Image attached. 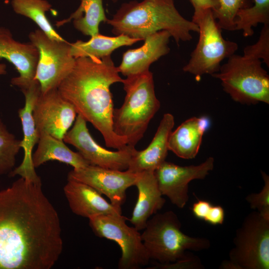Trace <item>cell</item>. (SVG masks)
<instances>
[{
    "mask_svg": "<svg viewBox=\"0 0 269 269\" xmlns=\"http://www.w3.org/2000/svg\"><path fill=\"white\" fill-rule=\"evenodd\" d=\"M63 250L58 213L41 181L0 190V269H50Z\"/></svg>",
    "mask_w": 269,
    "mask_h": 269,
    "instance_id": "cell-1",
    "label": "cell"
},
{
    "mask_svg": "<svg viewBox=\"0 0 269 269\" xmlns=\"http://www.w3.org/2000/svg\"><path fill=\"white\" fill-rule=\"evenodd\" d=\"M119 73L111 56L79 57L57 88L77 114L100 132L106 145L117 150L128 146L127 139L116 134L113 127L114 108L110 87L123 82Z\"/></svg>",
    "mask_w": 269,
    "mask_h": 269,
    "instance_id": "cell-2",
    "label": "cell"
},
{
    "mask_svg": "<svg viewBox=\"0 0 269 269\" xmlns=\"http://www.w3.org/2000/svg\"><path fill=\"white\" fill-rule=\"evenodd\" d=\"M106 23L116 35L124 34L143 40L147 36L166 30L179 45L192 39L198 25L179 12L174 0H143L125 2Z\"/></svg>",
    "mask_w": 269,
    "mask_h": 269,
    "instance_id": "cell-3",
    "label": "cell"
},
{
    "mask_svg": "<svg viewBox=\"0 0 269 269\" xmlns=\"http://www.w3.org/2000/svg\"><path fill=\"white\" fill-rule=\"evenodd\" d=\"M126 92L122 106L114 109L113 127L115 134L126 138L134 147L143 137L150 120L160 108L154 90L152 73L145 72L123 80Z\"/></svg>",
    "mask_w": 269,
    "mask_h": 269,
    "instance_id": "cell-4",
    "label": "cell"
},
{
    "mask_svg": "<svg viewBox=\"0 0 269 269\" xmlns=\"http://www.w3.org/2000/svg\"><path fill=\"white\" fill-rule=\"evenodd\" d=\"M150 260L164 265L184 259L186 250L200 251L210 246L206 238L190 237L181 230V223L172 211L156 213L141 234Z\"/></svg>",
    "mask_w": 269,
    "mask_h": 269,
    "instance_id": "cell-5",
    "label": "cell"
},
{
    "mask_svg": "<svg viewBox=\"0 0 269 269\" xmlns=\"http://www.w3.org/2000/svg\"><path fill=\"white\" fill-rule=\"evenodd\" d=\"M262 61L235 53L212 75L235 101L243 104L269 103V76Z\"/></svg>",
    "mask_w": 269,
    "mask_h": 269,
    "instance_id": "cell-6",
    "label": "cell"
},
{
    "mask_svg": "<svg viewBox=\"0 0 269 269\" xmlns=\"http://www.w3.org/2000/svg\"><path fill=\"white\" fill-rule=\"evenodd\" d=\"M192 21L199 28V39L183 71L200 78L219 71L221 63L235 54L238 44L225 39L212 9L194 11Z\"/></svg>",
    "mask_w": 269,
    "mask_h": 269,
    "instance_id": "cell-7",
    "label": "cell"
},
{
    "mask_svg": "<svg viewBox=\"0 0 269 269\" xmlns=\"http://www.w3.org/2000/svg\"><path fill=\"white\" fill-rule=\"evenodd\" d=\"M230 261L223 268L269 269V218L253 212L236 232Z\"/></svg>",
    "mask_w": 269,
    "mask_h": 269,
    "instance_id": "cell-8",
    "label": "cell"
},
{
    "mask_svg": "<svg viewBox=\"0 0 269 269\" xmlns=\"http://www.w3.org/2000/svg\"><path fill=\"white\" fill-rule=\"evenodd\" d=\"M89 219V225L97 236L112 240L120 247L119 269H137L148 264L150 260L141 234L126 223L127 218L122 214H107Z\"/></svg>",
    "mask_w": 269,
    "mask_h": 269,
    "instance_id": "cell-9",
    "label": "cell"
},
{
    "mask_svg": "<svg viewBox=\"0 0 269 269\" xmlns=\"http://www.w3.org/2000/svg\"><path fill=\"white\" fill-rule=\"evenodd\" d=\"M28 36L39 52L34 79L40 84L41 93L57 89L75 64L70 43L52 39L40 29L31 32Z\"/></svg>",
    "mask_w": 269,
    "mask_h": 269,
    "instance_id": "cell-10",
    "label": "cell"
},
{
    "mask_svg": "<svg viewBox=\"0 0 269 269\" xmlns=\"http://www.w3.org/2000/svg\"><path fill=\"white\" fill-rule=\"evenodd\" d=\"M87 122L78 115L74 125L63 137L64 142L75 147L90 165L119 170H127L136 149L128 145L123 149L111 151L100 145L92 137Z\"/></svg>",
    "mask_w": 269,
    "mask_h": 269,
    "instance_id": "cell-11",
    "label": "cell"
},
{
    "mask_svg": "<svg viewBox=\"0 0 269 269\" xmlns=\"http://www.w3.org/2000/svg\"><path fill=\"white\" fill-rule=\"evenodd\" d=\"M77 114L74 106L63 97L57 89L40 92L32 109L38 135L45 133L62 140L75 122Z\"/></svg>",
    "mask_w": 269,
    "mask_h": 269,
    "instance_id": "cell-12",
    "label": "cell"
},
{
    "mask_svg": "<svg viewBox=\"0 0 269 269\" xmlns=\"http://www.w3.org/2000/svg\"><path fill=\"white\" fill-rule=\"evenodd\" d=\"M214 162L212 157L198 165L182 166L164 161L154 171L161 193L178 208H184L189 199V182L205 178L213 169Z\"/></svg>",
    "mask_w": 269,
    "mask_h": 269,
    "instance_id": "cell-13",
    "label": "cell"
},
{
    "mask_svg": "<svg viewBox=\"0 0 269 269\" xmlns=\"http://www.w3.org/2000/svg\"><path fill=\"white\" fill-rule=\"evenodd\" d=\"M138 173L88 165L78 169H73L68 179L89 185L101 194L107 196L111 203L121 207L126 200L127 190L134 186Z\"/></svg>",
    "mask_w": 269,
    "mask_h": 269,
    "instance_id": "cell-14",
    "label": "cell"
},
{
    "mask_svg": "<svg viewBox=\"0 0 269 269\" xmlns=\"http://www.w3.org/2000/svg\"><path fill=\"white\" fill-rule=\"evenodd\" d=\"M5 59L12 63L19 73L12 78V85L21 90L29 87L35 80L39 58L36 47L30 43H22L15 40L9 29L0 26V59Z\"/></svg>",
    "mask_w": 269,
    "mask_h": 269,
    "instance_id": "cell-15",
    "label": "cell"
},
{
    "mask_svg": "<svg viewBox=\"0 0 269 269\" xmlns=\"http://www.w3.org/2000/svg\"><path fill=\"white\" fill-rule=\"evenodd\" d=\"M21 90L25 97V104L18 113L23 134L20 145L24 150V157L21 164L15 167L8 175L10 177L19 175L31 181L39 182L41 179L36 174L32 162V150L39 138L32 116V109L41 92L40 84L35 80L29 87Z\"/></svg>",
    "mask_w": 269,
    "mask_h": 269,
    "instance_id": "cell-16",
    "label": "cell"
},
{
    "mask_svg": "<svg viewBox=\"0 0 269 269\" xmlns=\"http://www.w3.org/2000/svg\"><path fill=\"white\" fill-rule=\"evenodd\" d=\"M170 37L166 30L147 36L141 46L129 49L123 53L121 63L117 67L119 72L129 77L149 71L152 63L169 52Z\"/></svg>",
    "mask_w": 269,
    "mask_h": 269,
    "instance_id": "cell-17",
    "label": "cell"
},
{
    "mask_svg": "<svg viewBox=\"0 0 269 269\" xmlns=\"http://www.w3.org/2000/svg\"><path fill=\"white\" fill-rule=\"evenodd\" d=\"M64 192L73 213L89 218L107 214H122L121 207L107 201L96 189L84 183L68 179Z\"/></svg>",
    "mask_w": 269,
    "mask_h": 269,
    "instance_id": "cell-18",
    "label": "cell"
},
{
    "mask_svg": "<svg viewBox=\"0 0 269 269\" xmlns=\"http://www.w3.org/2000/svg\"><path fill=\"white\" fill-rule=\"evenodd\" d=\"M174 125L173 116L165 114L151 141L142 150H135L133 154L127 170L138 173L154 170L164 161L168 150L170 135Z\"/></svg>",
    "mask_w": 269,
    "mask_h": 269,
    "instance_id": "cell-19",
    "label": "cell"
},
{
    "mask_svg": "<svg viewBox=\"0 0 269 269\" xmlns=\"http://www.w3.org/2000/svg\"><path fill=\"white\" fill-rule=\"evenodd\" d=\"M134 186L138 197L129 220L139 231L144 229L150 217L163 207L165 200L158 188L154 171L138 173Z\"/></svg>",
    "mask_w": 269,
    "mask_h": 269,
    "instance_id": "cell-20",
    "label": "cell"
},
{
    "mask_svg": "<svg viewBox=\"0 0 269 269\" xmlns=\"http://www.w3.org/2000/svg\"><path fill=\"white\" fill-rule=\"evenodd\" d=\"M210 124L209 119L205 116L186 120L172 131L168 141V150L181 158H194L199 151L203 134Z\"/></svg>",
    "mask_w": 269,
    "mask_h": 269,
    "instance_id": "cell-21",
    "label": "cell"
},
{
    "mask_svg": "<svg viewBox=\"0 0 269 269\" xmlns=\"http://www.w3.org/2000/svg\"><path fill=\"white\" fill-rule=\"evenodd\" d=\"M39 137L37 147L32 154V162L35 168L49 160L66 163L74 169L90 165L79 152H74L68 147L63 140L45 133H41Z\"/></svg>",
    "mask_w": 269,
    "mask_h": 269,
    "instance_id": "cell-22",
    "label": "cell"
},
{
    "mask_svg": "<svg viewBox=\"0 0 269 269\" xmlns=\"http://www.w3.org/2000/svg\"><path fill=\"white\" fill-rule=\"evenodd\" d=\"M141 40L124 34L108 36L99 33L88 41L78 40L70 43L71 53L75 59L83 57L102 59L110 56L114 50L121 47L131 46Z\"/></svg>",
    "mask_w": 269,
    "mask_h": 269,
    "instance_id": "cell-23",
    "label": "cell"
},
{
    "mask_svg": "<svg viewBox=\"0 0 269 269\" xmlns=\"http://www.w3.org/2000/svg\"><path fill=\"white\" fill-rule=\"evenodd\" d=\"M81 3L68 18L57 21V26L73 20L74 27L83 34L90 37L98 34L101 22H106L102 0H80Z\"/></svg>",
    "mask_w": 269,
    "mask_h": 269,
    "instance_id": "cell-24",
    "label": "cell"
},
{
    "mask_svg": "<svg viewBox=\"0 0 269 269\" xmlns=\"http://www.w3.org/2000/svg\"><path fill=\"white\" fill-rule=\"evenodd\" d=\"M14 11L34 21L44 33L52 39L65 41L54 29L46 16V12L51 8L46 0H12Z\"/></svg>",
    "mask_w": 269,
    "mask_h": 269,
    "instance_id": "cell-25",
    "label": "cell"
},
{
    "mask_svg": "<svg viewBox=\"0 0 269 269\" xmlns=\"http://www.w3.org/2000/svg\"><path fill=\"white\" fill-rule=\"evenodd\" d=\"M235 30H241L245 37L254 34L258 24H269V0H253L251 6L239 10L234 20Z\"/></svg>",
    "mask_w": 269,
    "mask_h": 269,
    "instance_id": "cell-26",
    "label": "cell"
},
{
    "mask_svg": "<svg viewBox=\"0 0 269 269\" xmlns=\"http://www.w3.org/2000/svg\"><path fill=\"white\" fill-rule=\"evenodd\" d=\"M20 143L0 119V175L9 174L14 168Z\"/></svg>",
    "mask_w": 269,
    "mask_h": 269,
    "instance_id": "cell-27",
    "label": "cell"
},
{
    "mask_svg": "<svg viewBox=\"0 0 269 269\" xmlns=\"http://www.w3.org/2000/svg\"><path fill=\"white\" fill-rule=\"evenodd\" d=\"M219 7L212 10L220 27L228 31L235 30V18L237 12L251 6L253 0H218Z\"/></svg>",
    "mask_w": 269,
    "mask_h": 269,
    "instance_id": "cell-28",
    "label": "cell"
},
{
    "mask_svg": "<svg viewBox=\"0 0 269 269\" xmlns=\"http://www.w3.org/2000/svg\"><path fill=\"white\" fill-rule=\"evenodd\" d=\"M193 215L197 219L212 225H221L225 219V211L220 205H213L208 201L199 199L191 207Z\"/></svg>",
    "mask_w": 269,
    "mask_h": 269,
    "instance_id": "cell-29",
    "label": "cell"
},
{
    "mask_svg": "<svg viewBox=\"0 0 269 269\" xmlns=\"http://www.w3.org/2000/svg\"><path fill=\"white\" fill-rule=\"evenodd\" d=\"M243 56L263 60L269 67V24L263 26L258 41L244 48Z\"/></svg>",
    "mask_w": 269,
    "mask_h": 269,
    "instance_id": "cell-30",
    "label": "cell"
},
{
    "mask_svg": "<svg viewBox=\"0 0 269 269\" xmlns=\"http://www.w3.org/2000/svg\"><path fill=\"white\" fill-rule=\"evenodd\" d=\"M261 173L265 183L263 188L258 193L248 195L246 199L252 209L269 218V177L264 172Z\"/></svg>",
    "mask_w": 269,
    "mask_h": 269,
    "instance_id": "cell-31",
    "label": "cell"
},
{
    "mask_svg": "<svg viewBox=\"0 0 269 269\" xmlns=\"http://www.w3.org/2000/svg\"><path fill=\"white\" fill-rule=\"evenodd\" d=\"M190 1L194 8V11L206 9L215 10L219 5L218 0H190Z\"/></svg>",
    "mask_w": 269,
    "mask_h": 269,
    "instance_id": "cell-32",
    "label": "cell"
},
{
    "mask_svg": "<svg viewBox=\"0 0 269 269\" xmlns=\"http://www.w3.org/2000/svg\"><path fill=\"white\" fill-rule=\"evenodd\" d=\"M6 73V66L5 64L0 63V76Z\"/></svg>",
    "mask_w": 269,
    "mask_h": 269,
    "instance_id": "cell-33",
    "label": "cell"
},
{
    "mask_svg": "<svg viewBox=\"0 0 269 269\" xmlns=\"http://www.w3.org/2000/svg\"><path fill=\"white\" fill-rule=\"evenodd\" d=\"M112 0V1L113 2H117L118 0Z\"/></svg>",
    "mask_w": 269,
    "mask_h": 269,
    "instance_id": "cell-34",
    "label": "cell"
}]
</instances>
